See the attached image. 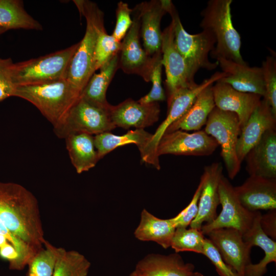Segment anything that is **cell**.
<instances>
[{
	"instance_id": "35",
	"label": "cell",
	"mask_w": 276,
	"mask_h": 276,
	"mask_svg": "<svg viewBox=\"0 0 276 276\" xmlns=\"http://www.w3.org/2000/svg\"><path fill=\"white\" fill-rule=\"evenodd\" d=\"M265 89L264 98L273 114L276 116V60L273 56H267L261 66Z\"/></svg>"
},
{
	"instance_id": "37",
	"label": "cell",
	"mask_w": 276,
	"mask_h": 276,
	"mask_svg": "<svg viewBox=\"0 0 276 276\" xmlns=\"http://www.w3.org/2000/svg\"><path fill=\"white\" fill-rule=\"evenodd\" d=\"M132 9L129 8L127 3L123 1L118 3L116 22L111 35L119 42L122 41L132 24Z\"/></svg>"
},
{
	"instance_id": "22",
	"label": "cell",
	"mask_w": 276,
	"mask_h": 276,
	"mask_svg": "<svg viewBox=\"0 0 276 276\" xmlns=\"http://www.w3.org/2000/svg\"><path fill=\"white\" fill-rule=\"evenodd\" d=\"M194 270V265L185 263L177 252L150 254L137 262L131 273L135 276H191Z\"/></svg>"
},
{
	"instance_id": "40",
	"label": "cell",
	"mask_w": 276,
	"mask_h": 276,
	"mask_svg": "<svg viewBox=\"0 0 276 276\" xmlns=\"http://www.w3.org/2000/svg\"><path fill=\"white\" fill-rule=\"evenodd\" d=\"M202 254L211 261L220 276H238L225 263L217 248L208 238H205Z\"/></svg>"
},
{
	"instance_id": "13",
	"label": "cell",
	"mask_w": 276,
	"mask_h": 276,
	"mask_svg": "<svg viewBox=\"0 0 276 276\" xmlns=\"http://www.w3.org/2000/svg\"><path fill=\"white\" fill-rule=\"evenodd\" d=\"M217 141L204 130L188 133L181 130L165 133L160 139L156 155L208 156L218 147Z\"/></svg>"
},
{
	"instance_id": "44",
	"label": "cell",
	"mask_w": 276,
	"mask_h": 276,
	"mask_svg": "<svg viewBox=\"0 0 276 276\" xmlns=\"http://www.w3.org/2000/svg\"><path fill=\"white\" fill-rule=\"evenodd\" d=\"M8 242H9L7 239L4 235L0 234V248Z\"/></svg>"
},
{
	"instance_id": "24",
	"label": "cell",
	"mask_w": 276,
	"mask_h": 276,
	"mask_svg": "<svg viewBox=\"0 0 276 276\" xmlns=\"http://www.w3.org/2000/svg\"><path fill=\"white\" fill-rule=\"evenodd\" d=\"M261 215V213L257 211L252 226L243 235V238L250 247H260L265 255L258 263H250L246 266L244 276H263L267 271L268 264L276 262V242L262 231L260 223Z\"/></svg>"
},
{
	"instance_id": "8",
	"label": "cell",
	"mask_w": 276,
	"mask_h": 276,
	"mask_svg": "<svg viewBox=\"0 0 276 276\" xmlns=\"http://www.w3.org/2000/svg\"><path fill=\"white\" fill-rule=\"evenodd\" d=\"M241 128L237 115L215 107L208 118L204 131L213 137L221 147L229 178L233 179L239 173L241 164L239 161L236 147Z\"/></svg>"
},
{
	"instance_id": "10",
	"label": "cell",
	"mask_w": 276,
	"mask_h": 276,
	"mask_svg": "<svg viewBox=\"0 0 276 276\" xmlns=\"http://www.w3.org/2000/svg\"><path fill=\"white\" fill-rule=\"evenodd\" d=\"M218 192L222 210L213 221L202 226L201 232L206 235L214 229L231 228L243 235L252 226L257 211H250L243 206L236 194L234 187L223 175L219 181Z\"/></svg>"
},
{
	"instance_id": "27",
	"label": "cell",
	"mask_w": 276,
	"mask_h": 276,
	"mask_svg": "<svg viewBox=\"0 0 276 276\" xmlns=\"http://www.w3.org/2000/svg\"><path fill=\"white\" fill-rule=\"evenodd\" d=\"M175 229L171 218H157L144 209L141 212L140 222L134 235L140 241H153L167 249L170 247Z\"/></svg>"
},
{
	"instance_id": "30",
	"label": "cell",
	"mask_w": 276,
	"mask_h": 276,
	"mask_svg": "<svg viewBox=\"0 0 276 276\" xmlns=\"http://www.w3.org/2000/svg\"><path fill=\"white\" fill-rule=\"evenodd\" d=\"M0 27L41 30L40 24L25 10L19 0H0Z\"/></svg>"
},
{
	"instance_id": "17",
	"label": "cell",
	"mask_w": 276,
	"mask_h": 276,
	"mask_svg": "<svg viewBox=\"0 0 276 276\" xmlns=\"http://www.w3.org/2000/svg\"><path fill=\"white\" fill-rule=\"evenodd\" d=\"M222 170L220 163H213L204 167L200 178L203 183L198 213L191 223L190 227L201 230L203 224L211 222L216 218L217 208L220 204L218 187Z\"/></svg>"
},
{
	"instance_id": "6",
	"label": "cell",
	"mask_w": 276,
	"mask_h": 276,
	"mask_svg": "<svg viewBox=\"0 0 276 276\" xmlns=\"http://www.w3.org/2000/svg\"><path fill=\"white\" fill-rule=\"evenodd\" d=\"M79 42L65 49L13 63L11 74L16 86L44 83L65 78Z\"/></svg>"
},
{
	"instance_id": "1",
	"label": "cell",
	"mask_w": 276,
	"mask_h": 276,
	"mask_svg": "<svg viewBox=\"0 0 276 276\" xmlns=\"http://www.w3.org/2000/svg\"><path fill=\"white\" fill-rule=\"evenodd\" d=\"M0 220L13 234L38 251L47 241L37 199L20 184L0 181Z\"/></svg>"
},
{
	"instance_id": "12",
	"label": "cell",
	"mask_w": 276,
	"mask_h": 276,
	"mask_svg": "<svg viewBox=\"0 0 276 276\" xmlns=\"http://www.w3.org/2000/svg\"><path fill=\"white\" fill-rule=\"evenodd\" d=\"M161 52L162 63L166 73L165 86L168 101L177 91L197 84L183 58L176 48L172 21L162 32Z\"/></svg>"
},
{
	"instance_id": "18",
	"label": "cell",
	"mask_w": 276,
	"mask_h": 276,
	"mask_svg": "<svg viewBox=\"0 0 276 276\" xmlns=\"http://www.w3.org/2000/svg\"><path fill=\"white\" fill-rule=\"evenodd\" d=\"M234 190L241 203L250 211L276 210V178L250 175Z\"/></svg>"
},
{
	"instance_id": "7",
	"label": "cell",
	"mask_w": 276,
	"mask_h": 276,
	"mask_svg": "<svg viewBox=\"0 0 276 276\" xmlns=\"http://www.w3.org/2000/svg\"><path fill=\"white\" fill-rule=\"evenodd\" d=\"M80 97L67 113L53 127L55 135L65 139L76 133L97 135L116 128L110 117L109 108Z\"/></svg>"
},
{
	"instance_id": "16",
	"label": "cell",
	"mask_w": 276,
	"mask_h": 276,
	"mask_svg": "<svg viewBox=\"0 0 276 276\" xmlns=\"http://www.w3.org/2000/svg\"><path fill=\"white\" fill-rule=\"evenodd\" d=\"M157 102L142 104L128 98L117 105H111L109 114L116 127L128 129L131 127L144 129L157 122L160 114Z\"/></svg>"
},
{
	"instance_id": "9",
	"label": "cell",
	"mask_w": 276,
	"mask_h": 276,
	"mask_svg": "<svg viewBox=\"0 0 276 276\" xmlns=\"http://www.w3.org/2000/svg\"><path fill=\"white\" fill-rule=\"evenodd\" d=\"M225 76L223 72H216L209 78L196 85L182 88L177 91L167 101L168 111L165 119L154 133L148 146L143 162L152 165L157 170L160 168L156 149L159 141L167 128L180 118L190 108L197 95L206 87L214 84Z\"/></svg>"
},
{
	"instance_id": "47",
	"label": "cell",
	"mask_w": 276,
	"mask_h": 276,
	"mask_svg": "<svg viewBox=\"0 0 276 276\" xmlns=\"http://www.w3.org/2000/svg\"><path fill=\"white\" fill-rule=\"evenodd\" d=\"M129 276H135V275H133V274H132V273H131Z\"/></svg>"
},
{
	"instance_id": "31",
	"label": "cell",
	"mask_w": 276,
	"mask_h": 276,
	"mask_svg": "<svg viewBox=\"0 0 276 276\" xmlns=\"http://www.w3.org/2000/svg\"><path fill=\"white\" fill-rule=\"evenodd\" d=\"M90 267V263L82 254L59 247L52 276H87Z\"/></svg>"
},
{
	"instance_id": "5",
	"label": "cell",
	"mask_w": 276,
	"mask_h": 276,
	"mask_svg": "<svg viewBox=\"0 0 276 276\" xmlns=\"http://www.w3.org/2000/svg\"><path fill=\"white\" fill-rule=\"evenodd\" d=\"M162 1L166 11L170 15L173 24L176 48L183 58L192 76L194 78L200 68L209 71L215 69L218 65V62H212L209 59V54L213 50L216 44L213 35L203 30L195 34L188 33L172 1Z\"/></svg>"
},
{
	"instance_id": "15",
	"label": "cell",
	"mask_w": 276,
	"mask_h": 276,
	"mask_svg": "<svg viewBox=\"0 0 276 276\" xmlns=\"http://www.w3.org/2000/svg\"><path fill=\"white\" fill-rule=\"evenodd\" d=\"M138 14L140 22V37L147 54L157 57L162 54L160 22L167 13L162 0L143 2L133 8Z\"/></svg>"
},
{
	"instance_id": "20",
	"label": "cell",
	"mask_w": 276,
	"mask_h": 276,
	"mask_svg": "<svg viewBox=\"0 0 276 276\" xmlns=\"http://www.w3.org/2000/svg\"><path fill=\"white\" fill-rule=\"evenodd\" d=\"M273 129H276V116L266 100L262 98L259 105L240 130L236 153L241 164L247 152L259 142L264 133Z\"/></svg>"
},
{
	"instance_id": "11",
	"label": "cell",
	"mask_w": 276,
	"mask_h": 276,
	"mask_svg": "<svg viewBox=\"0 0 276 276\" xmlns=\"http://www.w3.org/2000/svg\"><path fill=\"white\" fill-rule=\"evenodd\" d=\"M132 24L121 41L119 52V67L128 74H135L150 82L154 66L162 54L155 57L149 56L141 42L140 22L137 13L132 9Z\"/></svg>"
},
{
	"instance_id": "25",
	"label": "cell",
	"mask_w": 276,
	"mask_h": 276,
	"mask_svg": "<svg viewBox=\"0 0 276 276\" xmlns=\"http://www.w3.org/2000/svg\"><path fill=\"white\" fill-rule=\"evenodd\" d=\"M213 85L206 87L197 95L190 108L171 124L165 133L177 130H198L205 125L209 115L215 107L212 90Z\"/></svg>"
},
{
	"instance_id": "3",
	"label": "cell",
	"mask_w": 276,
	"mask_h": 276,
	"mask_svg": "<svg viewBox=\"0 0 276 276\" xmlns=\"http://www.w3.org/2000/svg\"><path fill=\"white\" fill-rule=\"evenodd\" d=\"M81 93L67 80L63 78L44 83L16 86L13 97L32 103L54 127L64 118Z\"/></svg>"
},
{
	"instance_id": "43",
	"label": "cell",
	"mask_w": 276,
	"mask_h": 276,
	"mask_svg": "<svg viewBox=\"0 0 276 276\" xmlns=\"http://www.w3.org/2000/svg\"><path fill=\"white\" fill-rule=\"evenodd\" d=\"M261 227L264 233L272 240L276 239V210H269L264 215H261Z\"/></svg>"
},
{
	"instance_id": "21",
	"label": "cell",
	"mask_w": 276,
	"mask_h": 276,
	"mask_svg": "<svg viewBox=\"0 0 276 276\" xmlns=\"http://www.w3.org/2000/svg\"><path fill=\"white\" fill-rule=\"evenodd\" d=\"M217 61L225 76L219 81L243 93H251L264 98L265 89L261 67H250L223 58Z\"/></svg>"
},
{
	"instance_id": "19",
	"label": "cell",
	"mask_w": 276,
	"mask_h": 276,
	"mask_svg": "<svg viewBox=\"0 0 276 276\" xmlns=\"http://www.w3.org/2000/svg\"><path fill=\"white\" fill-rule=\"evenodd\" d=\"M212 90L215 107L236 113L241 129L262 99L260 95L238 91L219 80L212 86Z\"/></svg>"
},
{
	"instance_id": "34",
	"label": "cell",
	"mask_w": 276,
	"mask_h": 276,
	"mask_svg": "<svg viewBox=\"0 0 276 276\" xmlns=\"http://www.w3.org/2000/svg\"><path fill=\"white\" fill-rule=\"evenodd\" d=\"M121 48V42L116 40L107 33L105 28L99 33L94 54L95 72L110 58L118 54Z\"/></svg>"
},
{
	"instance_id": "4",
	"label": "cell",
	"mask_w": 276,
	"mask_h": 276,
	"mask_svg": "<svg viewBox=\"0 0 276 276\" xmlns=\"http://www.w3.org/2000/svg\"><path fill=\"white\" fill-rule=\"evenodd\" d=\"M232 0H210L201 11L200 26L210 32L216 40L212 57L223 58L240 64H247L240 53L241 37L234 27L231 15Z\"/></svg>"
},
{
	"instance_id": "28",
	"label": "cell",
	"mask_w": 276,
	"mask_h": 276,
	"mask_svg": "<svg viewBox=\"0 0 276 276\" xmlns=\"http://www.w3.org/2000/svg\"><path fill=\"white\" fill-rule=\"evenodd\" d=\"M71 163L78 174L88 171L99 160L94 137L87 133H76L65 139Z\"/></svg>"
},
{
	"instance_id": "26",
	"label": "cell",
	"mask_w": 276,
	"mask_h": 276,
	"mask_svg": "<svg viewBox=\"0 0 276 276\" xmlns=\"http://www.w3.org/2000/svg\"><path fill=\"white\" fill-rule=\"evenodd\" d=\"M152 135L153 133L146 131L144 129H136L129 130L121 135L106 132L95 135L94 137L99 160L117 148L131 144H134L137 147L142 160Z\"/></svg>"
},
{
	"instance_id": "33",
	"label": "cell",
	"mask_w": 276,
	"mask_h": 276,
	"mask_svg": "<svg viewBox=\"0 0 276 276\" xmlns=\"http://www.w3.org/2000/svg\"><path fill=\"white\" fill-rule=\"evenodd\" d=\"M205 237L201 230L190 227L175 229L171 245L175 251H192L202 254Z\"/></svg>"
},
{
	"instance_id": "14",
	"label": "cell",
	"mask_w": 276,
	"mask_h": 276,
	"mask_svg": "<svg viewBox=\"0 0 276 276\" xmlns=\"http://www.w3.org/2000/svg\"><path fill=\"white\" fill-rule=\"evenodd\" d=\"M206 235L225 263L238 276H244L245 267L251 263V248L245 242L243 235L234 228H222L212 230Z\"/></svg>"
},
{
	"instance_id": "29",
	"label": "cell",
	"mask_w": 276,
	"mask_h": 276,
	"mask_svg": "<svg viewBox=\"0 0 276 276\" xmlns=\"http://www.w3.org/2000/svg\"><path fill=\"white\" fill-rule=\"evenodd\" d=\"M119 54L115 55L94 73L81 92L80 97L104 106L110 104L106 99V91L119 67Z\"/></svg>"
},
{
	"instance_id": "2",
	"label": "cell",
	"mask_w": 276,
	"mask_h": 276,
	"mask_svg": "<svg viewBox=\"0 0 276 276\" xmlns=\"http://www.w3.org/2000/svg\"><path fill=\"white\" fill-rule=\"evenodd\" d=\"M73 2L80 14L85 17L86 28L84 37L79 42L71 61L65 79L81 93L95 73V50L99 33L105 29L104 14L93 2L85 0Z\"/></svg>"
},
{
	"instance_id": "38",
	"label": "cell",
	"mask_w": 276,
	"mask_h": 276,
	"mask_svg": "<svg viewBox=\"0 0 276 276\" xmlns=\"http://www.w3.org/2000/svg\"><path fill=\"white\" fill-rule=\"evenodd\" d=\"M202 183V180L200 178L198 186L189 204L176 216L171 218L176 228L188 227L196 217Z\"/></svg>"
},
{
	"instance_id": "46",
	"label": "cell",
	"mask_w": 276,
	"mask_h": 276,
	"mask_svg": "<svg viewBox=\"0 0 276 276\" xmlns=\"http://www.w3.org/2000/svg\"><path fill=\"white\" fill-rule=\"evenodd\" d=\"M8 30L6 28L0 27V35Z\"/></svg>"
},
{
	"instance_id": "41",
	"label": "cell",
	"mask_w": 276,
	"mask_h": 276,
	"mask_svg": "<svg viewBox=\"0 0 276 276\" xmlns=\"http://www.w3.org/2000/svg\"><path fill=\"white\" fill-rule=\"evenodd\" d=\"M13 63L11 58H0V102L8 97H13L16 86L12 78Z\"/></svg>"
},
{
	"instance_id": "42",
	"label": "cell",
	"mask_w": 276,
	"mask_h": 276,
	"mask_svg": "<svg viewBox=\"0 0 276 276\" xmlns=\"http://www.w3.org/2000/svg\"><path fill=\"white\" fill-rule=\"evenodd\" d=\"M0 258L9 262L11 270H21L25 267L19 254L9 242L0 248Z\"/></svg>"
},
{
	"instance_id": "39",
	"label": "cell",
	"mask_w": 276,
	"mask_h": 276,
	"mask_svg": "<svg viewBox=\"0 0 276 276\" xmlns=\"http://www.w3.org/2000/svg\"><path fill=\"white\" fill-rule=\"evenodd\" d=\"M0 234L4 235L20 255L22 263L26 266L38 251L13 234L0 220Z\"/></svg>"
},
{
	"instance_id": "32",
	"label": "cell",
	"mask_w": 276,
	"mask_h": 276,
	"mask_svg": "<svg viewBox=\"0 0 276 276\" xmlns=\"http://www.w3.org/2000/svg\"><path fill=\"white\" fill-rule=\"evenodd\" d=\"M29 262L27 276H52L58 257L59 248L48 241Z\"/></svg>"
},
{
	"instance_id": "23",
	"label": "cell",
	"mask_w": 276,
	"mask_h": 276,
	"mask_svg": "<svg viewBox=\"0 0 276 276\" xmlns=\"http://www.w3.org/2000/svg\"><path fill=\"white\" fill-rule=\"evenodd\" d=\"M275 129L266 131L245 156L246 169L249 176L276 178Z\"/></svg>"
},
{
	"instance_id": "36",
	"label": "cell",
	"mask_w": 276,
	"mask_h": 276,
	"mask_svg": "<svg viewBox=\"0 0 276 276\" xmlns=\"http://www.w3.org/2000/svg\"><path fill=\"white\" fill-rule=\"evenodd\" d=\"M162 57L156 62L153 68L150 80L152 86L150 91L146 95L141 98L137 101L142 104H149L166 100V95L162 86Z\"/></svg>"
},
{
	"instance_id": "45",
	"label": "cell",
	"mask_w": 276,
	"mask_h": 276,
	"mask_svg": "<svg viewBox=\"0 0 276 276\" xmlns=\"http://www.w3.org/2000/svg\"><path fill=\"white\" fill-rule=\"evenodd\" d=\"M191 276H204L201 273L199 272H194Z\"/></svg>"
}]
</instances>
